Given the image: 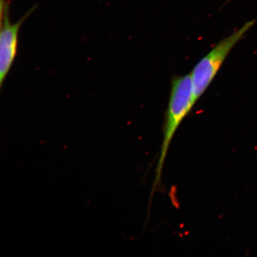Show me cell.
Wrapping results in <instances>:
<instances>
[{
  "label": "cell",
  "mask_w": 257,
  "mask_h": 257,
  "mask_svg": "<svg viewBox=\"0 0 257 257\" xmlns=\"http://www.w3.org/2000/svg\"><path fill=\"white\" fill-rule=\"evenodd\" d=\"M196 102L191 74L173 78L164 122L163 141L156 167L153 194L162 182L163 166L173 138Z\"/></svg>",
  "instance_id": "cell-1"
},
{
  "label": "cell",
  "mask_w": 257,
  "mask_h": 257,
  "mask_svg": "<svg viewBox=\"0 0 257 257\" xmlns=\"http://www.w3.org/2000/svg\"><path fill=\"white\" fill-rule=\"evenodd\" d=\"M255 22V19L246 22L239 30L221 40L195 66L190 74L197 101L213 82L231 50L242 39Z\"/></svg>",
  "instance_id": "cell-2"
},
{
  "label": "cell",
  "mask_w": 257,
  "mask_h": 257,
  "mask_svg": "<svg viewBox=\"0 0 257 257\" xmlns=\"http://www.w3.org/2000/svg\"><path fill=\"white\" fill-rule=\"evenodd\" d=\"M8 8H5L2 15L0 32V85L7 77L18 53L19 33L22 24L30 15L29 12L18 22L12 24L9 20Z\"/></svg>",
  "instance_id": "cell-3"
},
{
  "label": "cell",
  "mask_w": 257,
  "mask_h": 257,
  "mask_svg": "<svg viewBox=\"0 0 257 257\" xmlns=\"http://www.w3.org/2000/svg\"><path fill=\"white\" fill-rule=\"evenodd\" d=\"M230 1H232V0H227V1L226 2V3H225L224 5H226L227 4V3L230 2Z\"/></svg>",
  "instance_id": "cell-4"
}]
</instances>
